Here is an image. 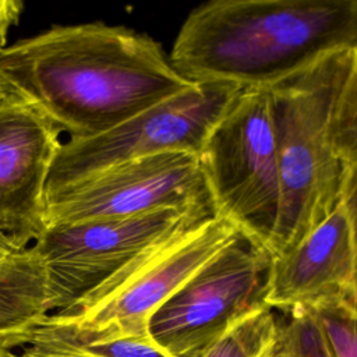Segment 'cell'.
<instances>
[{"label":"cell","mask_w":357,"mask_h":357,"mask_svg":"<svg viewBox=\"0 0 357 357\" xmlns=\"http://www.w3.org/2000/svg\"><path fill=\"white\" fill-rule=\"evenodd\" d=\"M0 78L77 139L109 131L192 84L155 39L100 21L54 25L8 45Z\"/></svg>","instance_id":"6da1fadb"},{"label":"cell","mask_w":357,"mask_h":357,"mask_svg":"<svg viewBox=\"0 0 357 357\" xmlns=\"http://www.w3.org/2000/svg\"><path fill=\"white\" fill-rule=\"evenodd\" d=\"M357 50V0H213L183 22L170 54L191 82L271 89Z\"/></svg>","instance_id":"7a4b0ae2"},{"label":"cell","mask_w":357,"mask_h":357,"mask_svg":"<svg viewBox=\"0 0 357 357\" xmlns=\"http://www.w3.org/2000/svg\"><path fill=\"white\" fill-rule=\"evenodd\" d=\"M354 52L332 54L271 88L280 181L272 257L290 250L339 204L343 163L333 144L332 116Z\"/></svg>","instance_id":"3957f363"},{"label":"cell","mask_w":357,"mask_h":357,"mask_svg":"<svg viewBox=\"0 0 357 357\" xmlns=\"http://www.w3.org/2000/svg\"><path fill=\"white\" fill-rule=\"evenodd\" d=\"M238 233L212 216L160 238L75 307L49 314L38 332L82 343L121 336H151L149 319L204 264Z\"/></svg>","instance_id":"277c9868"},{"label":"cell","mask_w":357,"mask_h":357,"mask_svg":"<svg viewBox=\"0 0 357 357\" xmlns=\"http://www.w3.org/2000/svg\"><path fill=\"white\" fill-rule=\"evenodd\" d=\"M198 159L215 216L269 250L280 211L271 89H243Z\"/></svg>","instance_id":"5b68a950"},{"label":"cell","mask_w":357,"mask_h":357,"mask_svg":"<svg viewBox=\"0 0 357 357\" xmlns=\"http://www.w3.org/2000/svg\"><path fill=\"white\" fill-rule=\"evenodd\" d=\"M241 91L229 84L192 82L109 131L89 138H70L61 144L50 169L46 204L130 160L166 152L198 155Z\"/></svg>","instance_id":"8992f818"},{"label":"cell","mask_w":357,"mask_h":357,"mask_svg":"<svg viewBox=\"0 0 357 357\" xmlns=\"http://www.w3.org/2000/svg\"><path fill=\"white\" fill-rule=\"evenodd\" d=\"M272 255L238 231L151 317L149 335L174 357H199L230 326L266 305Z\"/></svg>","instance_id":"52a82bcc"},{"label":"cell","mask_w":357,"mask_h":357,"mask_svg":"<svg viewBox=\"0 0 357 357\" xmlns=\"http://www.w3.org/2000/svg\"><path fill=\"white\" fill-rule=\"evenodd\" d=\"M215 215L180 209L46 226L31 245L47 275L49 310L67 311L152 244Z\"/></svg>","instance_id":"ba28073f"},{"label":"cell","mask_w":357,"mask_h":357,"mask_svg":"<svg viewBox=\"0 0 357 357\" xmlns=\"http://www.w3.org/2000/svg\"><path fill=\"white\" fill-rule=\"evenodd\" d=\"M160 209L213 213L198 155L166 152L110 167L46 206V226Z\"/></svg>","instance_id":"9c48e42d"},{"label":"cell","mask_w":357,"mask_h":357,"mask_svg":"<svg viewBox=\"0 0 357 357\" xmlns=\"http://www.w3.org/2000/svg\"><path fill=\"white\" fill-rule=\"evenodd\" d=\"M60 128L8 91L0 99V231L26 250L46 227V183L61 148Z\"/></svg>","instance_id":"30bf717a"},{"label":"cell","mask_w":357,"mask_h":357,"mask_svg":"<svg viewBox=\"0 0 357 357\" xmlns=\"http://www.w3.org/2000/svg\"><path fill=\"white\" fill-rule=\"evenodd\" d=\"M354 252L349 220L339 201L331 215L283 254L272 257L266 305L284 311L351 303Z\"/></svg>","instance_id":"8fae6325"},{"label":"cell","mask_w":357,"mask_h":357,"mask_svg":"<svg viewBox=\"0 0 357 357\" xmlns=\"http://www.w3.org/2000/svg\"><path fill=\"white\" fill-rule=\"evenodd\" d=\"M49 312L47 275L33 250L0 259V346L29 344Z\"/></svg>","instance_id":"7c38bea8"},{"label":"cell","mask_w":357,"mask_h":357,"mask_svg":"<svg viewBox=\"0 0 357 357\" xmlns=\"http://www.w3.org/2000/svg\"><path fill=\"white\" fill-rule=\"evenodd\" d=\"M276 311L262 307L230 326L199 357H265L273 349Z\"/></svg>","instance_id":"4fadbf2b"},{"label":"cell","mask_w":357,"mask_h":357,"mask_svg":"<svg viewBox=\"0 0 357 357\" xmlns=\"http://www.w3.org/2000/svg\"><path fill=\"white\" fill-rule=\"evenodd\" d=\"M276 340L271 357H329L312 312L294 307L278 315Z\"/></svg>","instance_id":"5bb4252c"},{"label":"cell","mask_w":357,"mask_h":357,"mask_svg":"<svg viewBox=\"0 0 357 357\" xmlns=\"http://www.w3.org/2000/svg\"><path fill=\"white\" fill-rule=\"evenodd\" d=\"M319 328L329 357H357V310L349 303L308 308Z\"/></svg>","instance_id":"9a60e30c"},{"label":"cell","mask_w":357,"mask_h":357,"mask_svg":"<svg viewBox=\"0 0 357 357\" xmlns=\"http://www.w3.org/2000/svg\"><path fill=\"white\" fill-rule=\"evenodd\" d=\"M332 137L340 160L357 152V50L335 103Z\"/></svg>","instance_id":"2e32d148"},{"label":"cell","mask_w":357,"mask_h":357,"mask_svg":"<svg viewBox=\"0 0 357 357\" xmlns=\"http://www.w3.org/2000/svg\"><path fill=\"white\" fill-rule=\"evenodd\" d=\"M59 342H63V340H59ZM63 343H67V342H63ZM67 344L74 346L82 351H86L95 357H174L169 351H166L163 347H160L151 336H121V337L89 340L82 343H67Z\"/></svg>","instance_id":"e0dca14e"},{"label":"cell","mask_w":357,"mask_h":357,"mask_svg":"<svg viewBox=\"0 0 357 357\" xmlns=\"http://www.w3.org/2000/svg\"><path fill=\"white\" fill-rule=\"evenodd\" d=\"M343 177L340 187V204L346 212L354 252V283L350 305L357 310V152L342 159Z\"/></svg>","instance_id":"ac0fdd59"},{"label":"cell","mask_w":357,"mask_h":357,"mask_svg":"<svg viewBox=\"0 0 357 357\" xmlns=\"http://www.w3.org/2000/svg\"><path fill=\"white\" fill-rule=\"evenodd\" d=\"M20 357H95L74 346L59 342L49 336L35 332L29 344H26Z\"/></svg>","instance_id":"d6986e66"},{"label":"cell","mask_w":357,"mask_h":357,"mask_svg":"<svg viewBox=\"0 0 357 357\" xmlns=\"http://www.w3.org/2000/svg\"><path fill=\"white\" fill-rule=\"evenodd\" d=\"M24 13V3L20 0H0V53L7 47V35L11 26L17 25Z\"/></svg>","instance_id":"ffe728a7"},{"label":"cell","mask_w":357,"mask_h":357,"mask_svg":"<svg viewBox=\"0 0 357 357\" xmlns=\"http://www.w3.org/2000/svg\"><path fill=\"white\" fill-rule=\"evenodd\" d=\"M22 250H20L10 237H7L3 231H0V259L8 258L17 252H20Z\"/></svg>","instance_id":"44dd1931"},{"label":"cell","mask_w":357,"mask_h":357,"mask_svg":"<svg viewBox=\"0 0 357 357\" xmlns=\"http://www.w3.org/2000/svg\"><path fill=\"white\" fill-rule=\"evenodd\" d=\"M0 357H20V356L15 354V353H13L11 349H7V347L0 346Z\"/></svg>","instance_id":"7402d4cb"},{"label":"cell","mask_w":357,"mask_h":357,"mask_svg":"<svg viewBox=\"0 0 357 357\" xmlns=\"http://www.w3.org/2000/svg\"><path fill=\"white\" fill-rule=\"evenodd\" d=\"M8 92V88L6 86V84L1 81V78H0V99L6 95Z\"/></svg>","instance_id":"603a6c76"},{"label":"cell","mask_w":357,"mask_h":357,"mask_svg":"<svg viewBox=\"0 0 357 357\" xmlns=\"http://www.w3.org/2000/svg\"><path fill=\"white\" fill-rule=\"evenodd\" d=\"M271 356H272V350H271V353H269V354H266L265 357H271Z\"/></svg>","instance_id":"cb8c5ba5"}]
</instances>
